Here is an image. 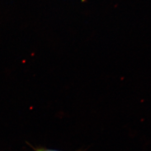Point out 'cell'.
Instances as JSON below:
<instances>
[{
  "instance_id": "cell-1",
  "label": "cell",
  "mask_w": 151,
  "mask_h": 151,
  "mask_svg": "<svg viewBox=\"0 0 151 151\" xmlns=\"http://www.w3.org/2000/svg\"><path fill=\"white\" fill-rule=\"evenodd\" d=\"M34 150L35 151H60L58 150H51V149H48L45 148L44 147H37V148H34Z\"/></svg>"
}]
</instances>
